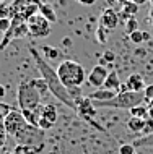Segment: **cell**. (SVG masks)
<instances>
[{"mask_svg": "<svg viewBox=\"0 0 153 154\" xmlns=\"http://www.w3.org/2000/svg\"><path fill=\"white\" fill-rule=\"evenodd\" d=\"M30 54H31L33 60H34V63H36V68L39 70L41 78L47 83L49 93H51L57 101H60L64 106H67L69 109L77 110L75 101H73L72 96L69 94V89L62 85V81L59 80V76H57V72L52 68L51 65H49V62L41 55V52L36 47H30Z\"/></svg>", "mask_w": 153, "mask_h": 154, "instance_id": "cell-1", "label": "cell"}, {"mask_svg": "<svg viewBox=\"0 0 153 154\" xmlns=\"http://www.w3.org/2000/svg\"><path fill=\"white\" fill-rule=\"evenodd\" d=\"M57 76L62 81V85L67 89L70 88H80L86 81V72L83 65H80L75 60H64L57 66Z\"/></svg>", "mask_w": 153, "mask_h": 154, "instance_id": "cell-2", "label": "cell"}, {"mask_svg": "<svg viewBox=\"0 0 153 154\" xmlns=\"http://www.w3.org/2000/svg\"><path fill=\"white\" fill-rule=\"evenodd\" d=\"M145 99V94L129 91V93H119L111 101H93V106L96 107H109V109H132L135 106H140Z\"/></svg>", "mask_w": 153, "mask_h": 154, "instance_id": "cell-3", "label": "cell"}, {"mask_svg": "<svg viewBox=\"0 0 153 154\" xmlns=\"http://www.w3.org/2000/svg\"><path fill=\"white\" fill-rule=\"evenodd\" d=\"M41 97L43 96L30 81H21L16 88V104L20 110H36L41 107Z\"/></svg>", "mask_w": 153, "mask_h": 154, "instance_id": "cell-4", "label": "cell"}, {"mask_svg": "<svg viewBox=\"0 0 153 154\" xmlns=\"http://www.w3.org/2000/svg\"><path fill=\"white\" fill-rule=\"evenodd\" d=\"M16 144L23 146H34V148H44V130H41L36 125L26 123L24 127L13 136Z\"/></svg>", "mask_w": 153, "mask_h": 154, "instance_id": "cell-5", "label": "cell"}, {"mask_svg": "<svg viewBox=\"0 0 153 154\" xmlns=\"http://www.w3.org/2000/svg\"><path fill=\"white\" fill-rule=\"evenodd\" d=\"M41 3H43L41 0H13L10 3V16L11 18H23L28 21V18L39 13Z\"/></svg>", "mask_w": 153, "mask_h": 154, "instance_id": "cell-6", "label": "cell"}, {"mask_svg": "<svg viewBox=\"0 0 153 154\" xmlns=\"http://www.w3.org/2000/svg\"><path fill=\"white\" fill-rule=\"evenodd\" d=\"M75 104H77V112H78V115H80L81 119L85 120V122H88L90 125H93L96 130H100V131H103V133H106V130L101 127L100 123H96L93 120V117L96 115V107L93 106V101L86 96V97H78V99H75Z\"/></svg>", "mask_w": 153, "mask_h": 154, "instance_id": "cell-7", "label": "cell"}, {"mask_svg": "<svg viewBox=\"0 0 153 154\" xmlns=\"http://www.w3.org/2000/svg\"><path fill=\"white\" fill-rule=\"evenodd\" d=\"M30 36V29H28V23L23 18H11V26L10 29L5 32L2 42H0V49H5L8 44L11 42V39L16 37H26Z\"/></svg>", "mask_w": 153, "mask_h": 154, "instance_id": "cell-8", "label": "cell"}, {"mask_svg": "<svg viewBox=\"0 0 153 154\" xmlns=\"http://www.w3.org/2000/svg\"><path fill=\"white\" fill-rule=\"evenodd\" d=\"M28 29H30V36L33 37H47L51 34V21H47L41 13L33 15L28 18Z\"/></svg>", "mask_w": 153, "mask_h": 154, "instance_id": "cell-9", "label": "cell"}, {"mask_svg": "<svg viewBox=\"0 0 153 154\" xmlns=\"http://www.w3.org/2000/svg\"><path fill=\"white\" fill-rule=\"evenodd\" d=\"M2 123H3V127H5L7 135H8V136H15L16 133L21 130V128H23L28 122L24 120L21 110L11 109V110L5 115V117H3V122H2Z\"/></svg>", "mask_w": 153, "mask_h": 154, "instance_id": "cell-10", "label": "cell"}, {"mask_svg": "<svg viewBox=\"0 0 153 154\" xmlns=\"http://www.w3.org/2000/svg\"><path fill=\"white\" fill-rule=\"evenodd\" d=\"M119 21H121V15H119L113 7L104 8L103 13H101V16H100V26L106 28L107 31L116 29L117 24H119Z\"/></svg>", "mask_w": 153, "mask_h": 154, "instance_id": "cell-11", "label": "cell"}, {"mask_svg": "<svg viewBox=\"0 0 153 154\" xmlns=\"http://www.w3.org/2000/svg\"><path fill=\"white\" fill-rule=\"evenodd\" d=\"M107 75H109V72L106 70V66L96 65V66H93L91 72H90V75H88V83L91 86H94V88H103Z\"/></svg>", "mask_w": 153, "mask_h": 154, "instance_id": "cell-12", "label": "cell"}, {"mask_svg": "<svg viewBox=\"0 0 153 154\" xmlns=\"http://www.w3.org/2000/svg\"><path fill=\"white\" fill-rule=\"evenodd\" d=\"M127 86H129L130 91H135V93H142V91L147 88L143 76L139 73H132L130 76L127 78Z\"/></svg>", "mask_w": 153, "mask_h": 154, "instance_id": "cell-13", "label": "cell"}, {"mask_svg": "<svg viewBox=\"0 0 153 154\" xmlns=\"http://www.w3.org/2000/svg\"><path fill=\"white\" fill-rule=\"evenodd\" d=\"M116 96H117V91L100 88V89L93 91L91 94H88V97L91 99V101H111L113 97H116Z\"/></svg>", "mask_w": 153, "mask_h": 154, "instance_id": "cell-14", "label": "cell"}, {"mask_svg": "<svg viewBox=\"0 0 153 154\" xmlns=\"http://www.w3.org/2000/svg\"><path fill=\"white\" fill-rule=\"evenodd\" d=\"M41 117H44L46 120H49L51 123H56L57 119H59V112H57V107L54 104H46V106L41 107Z\"/></svg>", "mask_w": 153, "mask_h": 154, "instance_id": "cell-15", "label": "cell"}, {"mask_svg": "<svg viewBox=\"0 0 153 154\" xmlns=\"http://www.w3.org/2000/svg\"><path fill=\"white\" fill-rule=\"evenodd\" d=\"M145 119H139V117H130L127 120V128H129L130 131L134 133H140L143 131V128H145Z\"/></svg>", "mask_w": 153, "mask_h": 154, "instance_id": "cell-16", "label": "cell"}, {"mask_svg": "<svg viewBox=\"0 0 153 154\" xmlns=\"http://www.w3.org/2000/svg\"><path fill=\"white\" fill-rule=\"evenodd\" d=\"M121 86V80H119V75L116 72H109V75H107L104 85H103V88L104 89H114L117 91V88Z\"/></svg>", "mask_w": 153, "mask_h": 154, "instance_id": "cell-17", "label": "cell"}, {"mask_svg": "<svg viewBox=\"0 0 153 154\" xmlns=\"http://www.w3.org/2000/svg\"><path fill=\"white\" fill-rule=\"evenodd\" d=\"M139 11V5L135 2H127L122 5V15L121 16H126L127 20L129 18H135V15H137Z\"/></svg>", "mask_w": 153, "mask_h": 154, "instance_id": "cell-18", "label": "cell"}, {"mask_svg": "<svg viewBox=\"0 0 153 154\" xmlns=\"http://www.w3.org/2000/svg\"><path fill=\"white\" fill-rule=\"evenodd\" d=\"M39 13L43 15L44 18L47 20V21H51V23H56V21H57V15L54 13L52 7L49 5V3H41V7H39Z\"/></svg>", "mask_w": 153, "mask_h": 154, "instance_id": "cell-19", "label": "cell"}, {"mask_svg": "<svg viewBox=\"0 0 153 154\" xmlns=\"http://www.w3.org/2000/svg\"><path fill=\"white\" fill-rule=\"evenodd\" d=\"M129 39H130V42L140 45V44L143 42V41H148V39H150V36H148V32L139 29V31H134L132 34H129Z\"/></svg>", "mask_w": 153, "mask_h": 154, "instance_id": "cell-20", "label": "cell"}, {"mask_svg": "<svg viewBox=\"0 0 153 154\" xmlns=\"http://www.w3.org/2000/svg\"><path fill=\"white\" fill-rule=\"evenodd\" d=\"M134 146L135 148H153V133L142 136V138H139V140H135L134 141Z\"/></svg>", "mask_w": 153, "mask_h": 154, "instance_id": "cell-21", "label": "cell"}, {"mask_svg": "<svg viewBox=\"0 0 153 154\" xmlns=\"http://www.w3.org/2000/svg\"><path fill=\"white\" fill-rule=\"evenodd\" d=\"M130 110V115L132 117H139V119H148V107H145V106H135V107H132V109H129Z\"/></svg>", "mask_w": 153, "mask_h": 154, "instance_id": "cell-22", "label": "cell"}, {"mask_svg": "<svg viewBox=\"0 0 153 154\" xmlns=\"http://www.w3.org/2000/svg\"><path fill=\"white\" fill-rule=\"evenodd\" d=\"M43 148H34V146H23V144H16L13 149V154H38Z\"/></svg>", "mask_w": 153, "mask_h": 154, "instance_id": "cell-23", "label": "cell"}, {"mask_svg": "<svg viewBox=\"0 0 153 154\" xmlns=\"http://www.w3.org/2000/svg\"><path fill=\"white\" fill-rule=\"evenodd\" d=\"M30 83L33 86H34L36 89L39 91V94L43 96V94H46L49 93V88H47V83L43 80V78H33V80H30Z\"/></svg>", "mask_w": 153, "mask_h": 154, "instance_id": "cell-24", "label": "cell"}, {"mask_svg": "<svg viewBox=\"0 0 153 154\" xmlns=\"http://www.w3.org/2000/svg\"><path fill=\"white\" fill-rule=\"evenodd\" d=\"M43 54H44V59L46 60H56L57 57H59V51L54 49V47H49V45L43 47Z\"/></svg>", "mask_w": 153, "mask_h": 154, "instance_id": "cell-25", "label": "cell"}, {"mask_svg": "<svg viewBox=\"0 0 153 154\" xmlns=\"http://www.w3.org/2000/svg\"><path fill=\"white\" fill-rule=\"evenodd\" d=\"M134 31H139V21L135 18H129L126 21V32L127 34H132Z\"/></svg>", "mask_w": 153, "mask_h": 154, "instance_id": "cell-26", "label": "cell"}, {"mask_svg": "<svg viewBox=\"0 0 153 154\" xmlns=\"http://www.w3.org/2000/svg\"><path fill=\"white\" fill-rule=\"evenodd\" d=\"M96 39H98V42H100V44H106L107 42V29H106V28L98 26V29H96Z\"/></svg>", "mask_w": 153, "mask_h": 154, "instance_id": "cell-27", "label": "cell"}, {"mask_svg": "<svg viewBox=\"0 0 153 154\" xmlns=\"http://www.w3.org/2000/svg\"><path fill=\"white\" fill-rule=\"evenodd\" d=\"M11 10H10V5L5 2L0 3V18H11Z\"/></svg>", "mask_w": 153, "mask_h": 154, "instance_id": "cell-28", "label": "cell"}, {"mask_svg": "<svg viewBox=\"0 0 153 154\" xmlns=\"http://www.w3.org/2000/svg\"><path fill=\"white\" fill-rule=\"evenodd\" d=\"M10 26H11V18H0V32H5L10 29Z\"/></svg>", "mask_w": 153, "mask_h": 154, "instance_id": "cell-29", "label": "cell"}, {"mask_svg": "<svg viewBox=\"0 0 153 154\" xmlns=\"http://www.w3.org/2000/svg\"><path fill=\"white\" fill-rule=\"evenodd\" d=\"M7 140H8V135L5 131V127H3V123H0V149L7 144Z\"/></svg>", "mask_w": 153, "mask_h": 154, "instance_id": "cell-30", "label": "cell"}, {"mask_svg": "<svg viewBox=\"0 0 153 154\" xmlns=\"http://www.w3.org/2000/svg\"><path fill=\"white\" fill-rule=\"evenodd\" d=\"M119 154H135V146L134 144H122L119 148Z\"/></svg>", "mask_w": 153, "mask_h": 154, "instance_id": "cell-31", "label": "cell"}, {"mask_svg": "<svg viewBox=\"0 0 153 154\" xmlns=\"http://www.w3.org/2000/svg\"><path fill=\"white\" fill-rule=\"evenodd\" d=\"M38 127L41 128V130H51V128L54 127V123H51L49 120H46L44 117H41L39 122H38Z\"/></svg>", "mask_w": 153, "mask_h": 154, "instance_id": "cell-32", "label": "cell"}, {"mask_svg": "<svg viewBox=\"0 0 153 154\" xmlns=\"http://www.w3.org/2000/svg\"><path fill=\"white\" fill-rule=\"evenodd\" d=\"M10 110H11L10 106H7V104H2V102H0V123L3 122V117H5V115H7Z\"/></svg>", "mask_w": 153, "mask_h": 154, "instance_id": "cell-33", "label": "cell"}, {"mask_svg": "<svg viewBox=\"0 0 153 154\" xmlns=\"http://www.w3.org/2000/svg\"><path fill=\"white\" fill-rule=\"evenodd\" d=\"M143 136L145 135H150V133H153V119H147L145 122V128H143Z\"/></svg>", "mask_w": 153, "mask_h": 154, "instance_id": "cell-34", "label": "cell"}, {"mask_svg": "<svg viewBox=\"0 0 153 154\" xmlns=\"http://www.w3.org/2000/svg\"><path fill=\"white\" fill-rule=\"evenodd\" d=\"M143 94H145L147 101H151V99H153V85H148L147 88L143 89Z\"/></svg>", "mask_w": 153, "mask_h": 154, "instance_id": "cell-35", "label": "cell"}, {"mask_svg": "<svg viewBox=\"0 0 153 154\" xmlns=\"http://www.w3.org/2000/svg\"><path fill=\"white\" fill-rule=\"evenodd\" d=\"M114 59H116V55L111 51H106L104 52V55H103V60L106 62V63H111V62H114Z\"/></svg>", "mask_w": 153, "mask_h": 154, "instance_id": "cell-36", "label": "cell"}, {"mask_svg": "<svg viewBox=\"0 0 153 154\" xmlns=\"http://www.w3.org/2000/svg\"><path fill=\"white\" fill-rule=\"evenodd\" d=\"M129 86H127V83H121V86H119L117 88V94L119 93H129Z\"/></svg>", "mask_w": 153, "mask_h": 154, "instance_id": "cell-37", "label": "cell"}, {"mask_svg": "<svg viewBox=\"0 0 153 154\" xmlns=\"http://www.w3.org/2000/svg\"><path fill=\"white\" fill-rule=\"evenodd\" d=\"M7 96V89H5V86L3 85H0V101H2L3 97Z\"/></svg>", "mask_w": 153, "mask_h": 154, "instance_id": "cell-38", "label": "cell"}, {"mask_svg": "<svg viewBox=\"0 0 153 154\" xmlns=\"http://www.w3.org/2000/svg\"><path fill=\"white\" fill-rule=\"evenodd\" d=\"M78 3H81V5H93L96 0H77Z\"/></svg>", "mask_w": 153, "mask_h": 154, "instance_id": "cell-39", "label": "cell"}, {"mask_svg": "<svg viewBox=\"0 0 153 154\" xmlns=\"http://www.w3.org/2000/svg\"><path fill=\"white\" fill-rule=\"evenodd\" d=\"M148 117L153 119V99L150 101V104H148Z\"/></svg>", "mask_w": 153, "mask_h": 154, "instance_id": "cell-40", "label": "cell"}, {"mask_svg": "<svg viewBox=\"0 0 153 154\" xmlns=\"http://www.w3.org/2000/svg\"><path fill=\"white\" fill-rule=\"evenodd\" d=\"M132 2H135V3H137V5H142V3L148 2V0H132Z\"/></svg>", "mask_w": 153, "mask_h": 154, "instance_id": "cell-41", "label": "cell"}, {"mask_svg": "<svg viewBox=\"0 0 153 154\" xmlns=\"http://www.w3.org/2000/svg\"><path fill=\"white\" fill-rule=\"evenodd\" d=\"M150 20H151V24H153V7H151V11H150Z\"/></svg>", "mask_w": 153, "mask_h": 154, "instance_id": "cell-42", "label": "cell"}, {"mask_svg": "<svg viewBox=\"0 0 153 154\" xmlns=\"http://www.w3.org/2000/svg\"><path fill=\"white\" fill-rule=\"evenodd\" d=\"M119 2H121L122 5H124V3H127V2H132V0H119Z\"/></svg>", "mask_w": 153, "mask_h": 154, "instance_id": "cell-43", "label": "cell"}, {"mask_svg": "<svg viewBox=\"0 0 153 154\" xmlns=\"http://www.w3.org/2000/svg\"><path fill=\"white\" fill-rule=\"evenodd\" d=\"M41 2H43V3H49V0H41Z\"/></svg>", "mask_w": 153, "mask_h": 154, "instance_id": "cell-44", "label": "cell"}, {"mask_svg": "<svg viewBox=\"0 0 153 154\" xmlns=\"http://www.w3.org/2000/svg\"><path fill=\"white\" fill-rule=\"evenodd\" d=\"M5 154H13V151H11V152L10 151H5Z\"/></svg>", "mask_w": 153, "mask_h": 154, "instance_id": "cell-45", "label": "cell"}, {"mask_svg": "<svg viewBox=\"0 0 153 154\" xmlns=\"http://www.w3.org/2000/svg\"><path fill=\"white\" fill-rule=\"evenodd\" d=\"M135 154H137V152H135Z\"/></svg>", "mask_w": 153, "mask_h": 154, "instance_id": "cell-46", "label": "cell"}]
</instances>
